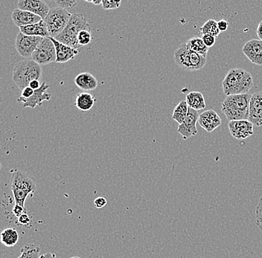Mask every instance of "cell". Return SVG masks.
Masks as SVG:
<instances>
[{"instance_id": "1", "label": "cell", "mask_w": 262, "mask_h": 258, "mask_svg": "<svg viewBox=\"0 0 262 258\" xmlns=\"http://www.w3.org/2000/svg\"><path fill=\"white\" fill-rule=\"evenodd\" d=\"M253 86V76L243 68H231L222 81L223 91L227 96L246 94Z\"/></svg>"}, {"instance_id": "2", "label": "cell", "mask_w": 262, "mask_h": 258, "mask_svg": "<svg viewBox=\"0 0 262 258\" xmlns=\"http://www.w3.org/2000/svg\"><path fill=\"white\" fill-rule=\"evenodd\" d=\"M251 97L249 92L227 96L223 101L221 110L229 122L248 120Z\"/></svg>"}, {"instance_id": "3", "label": "cell", "mask_w": 262, "mask_h": 258, "mask_svg": "<svg viewBox=\"0 0 262 258\" xmlns=\"http://www.w3.org/2000/svg\"><path fill=\"white\" fill-rule=\"evenodd\" d=\"M42 69L40 65L34 60H26L19 62L14 67L12 73V79L16 86L20 89H24L34 80L40 79Z\"/></svg>"}, {"instance_id": "4", "label": "cell", "mask_w": 262, "mask_h": 258, "mask_svg": "<svg viewBox=\"0 0 262 258\" xmlns=\"http://www.w3.org/2000/svg\"><path fill=\"white\" fill-rule=\"evenodd\" d=\"M37 190L36 182L32 176L23 171H15L11 177V191L16 205L24 207L26 199Z\"/></svg>"}, {"instance_id": "5", "label": "cell", "mask_w": 262, "mask_h": 258, "mask_svg": "<svg viewBox=\"0 0 262 258\" xmlns=\"http://www.w3.org/2000/svg\"><path fill=\"white\" fill-rule=\"evenodd\" d=\"M85 29H91L86 18L81 14H72L63 32L55 39L69 46L79 50L81 47L78 43V36L80 32Z\"/></svg>"}, {"instance_id": "6", "label": "cell", "mask_w": 262, "mask_h": 258, "mask_svg": "<svg viewBox=\"0 0 262 258\" xmlns=\"http://www.w3.org/2000/svg\"><path fill=\"white\" fill-rule=\"evenodd\" d=\"M71 17L72 14L67 10L59 7L50 9L48 15L43 19L49 37L56 38L63 32Z\"/></svg>"}, {"instance_id": "7", "label": "cell", "mask_w": 262, "mask_h": 258, "mask_svg": "<svg viewBox=\"0 0 262 258\" xmlns=\"http://www.w3.org/2000/svg\"><path fill=\"white\" fill-rule=\"evenodd\" d=\"M32 60L40 66L56 62V50L50 37H44L33 53Z\"/></svg>"}, {"instance_id": "8", "label": "cell", "mask_w": 262, "mask_h": 258, "mask_svg": "<svg viewBox=\"0 0 262 258\" xmlns=\"http://www.w3.org/2000/svg\"><path fill=\"white\" fill-rule=\"evenodd\" d=\"M42 39L43 37L28 36L19 32L16 35V50L20 56L26 59L32 58L33 53Z\"/></svg>"}, {"instance_id": "9", "label": "cell", "mask_w": 262, "mask_h": 258, "mask_svg": "<svg viewBox=\"0 0 262 258\" xmlns=\"http://www.w3.org/2000/svg\"><path fill=\"white\" fill-rule=\"evenodd\" d=\"M17 9L29 11L39 16L42 20L50 11L48 4L43 0H20L18 2Z\"/></svg>"}, {"instance_id": "10", "label": "cell", "mask_w": 262, "mask_h": 258, "mask_svg": "<svg viewBox=\"0 0 262 258\" xmlns=\"http://www.w3.org/2000/svg\"><path fill=\"white\" fill-rule=\"evenodd\" d=\"M50 87L45 82L42 83L40 89L34 91V95L29 99H24L20 97L17 99V102L22 103L23 108H35L37 106L40 107L44 101H49L51 99V95L47 93V89Z\"/></svg>"}, {"instance_id": "11", "label": "cell", "mask_w": 262, "mask_h": 258, "mask_svg": "<svg viewBox=\"0 0 262 258\" xmlns=\"http://www.w3.org/2000/svg\"><path fill=\"white\" fill-rule=\"evenodd\" d=\"M228 127L231 135L236 139H245L253 135L254 125L249 120L231 121Z\"/></svg>"}, {"instance_id": "12", "label": "cell", "mask_w": 262, "mask_h": 258, "mask_svg": "<svg viewBox=\"0 0 262 258\" xmlns=\"http://www.w3.org/2000/svg\"><path fill=\"white\" fill-rule=\"evenodd\" d=\"M199 116L198 111L191 108L188 109L187 117L181 125L178 126V133L182 135L184 139H187L190 137L194 136L198 134L196 125Z\"/></svg>"}, {"instance_id": "13", "label": "cell", "mask_w": 262, "mask_h": 258, "mask_svg": "<svg viewBox=\"0 0 262 258\" xmlns=\"http://www.w3.org/2000/svg\"><path fill=\"white\" fill-rule=\"evenodd\" d=\"M242 52L253 64L262 66V40H249L244 45Z\"/></svg>"}, {"instance_id": "14", "label": "cell", "mask_w": 262, "mask_h": 258, "mask_svg": "<svg viewBox=\"0 0 262 258\" xmlns=\"http://www.w3.org/2000/svg\"><path fill=\"white\" fill-rule=\"evenodd\" d=\"M248 120L257 127H262V92L252 95Z\"/></svg>"}, {"instance_id": "15", "label": "cell", "mask_w": 262, "mask_h": 258, "mask_svg": "<svg viewBox=\"0 0 262 258\" xmlns=\"http://www.w3.org/2000/svg\"><path fill=\"white\" fill-rule=\"evenodd\" d=\"M199 125L208 133H212L216 128L220 127L222 121L219 114L214 109L205 111L200 115L198 119Z\"/></svg>"}, {"instance_id": "16", "label": "cell", "mask_w": 262, "mask_h": 258, "mask_svg": "<svg viewBox=\"0 0 262 258\" xmlns=\"http://www.w3.org/2000/svg\"><path fill=\"white\" fill-rule=\"evenodd\" d=\"M50 39L53 42L55 50H56V63H67V62L73 60L80 53L79 50L69 46L66 44L57 41L56 39L52 38V37H50Z\"/></svg>"}, {"instance_id": "17", "label": "cell", "mask_w": 262, "mask_h": 258, "mask_svg": "<svg viewBox=\"0 0 262 258\" xmlns=\"http://www.w3.org/2000/svg\"><path fill=\"white\" fill-rule=\"evenodd\" d=\"M11 17L14 24L19 28L37 24L42 20L39 16L35 15L29 11H23L19 9L13 11Z\"/></svg>"}, {"instance_id": "18", "label": "cell", "mask_w": 262, "mask_h": 258, "mask_svg": "<svg viewBox=\"0 0 262 258\" xmlns=\"http://www.w3.org/2000/svg\"><path fill=\"white\" fill-rule=\"evenodd\" d=\"M190 50L187 43L180 44L178 50L173 53V60L183 69L190 72Z\"/></svg>"}, {"instance_id": "19", "label": "cell", "mask_w": 262, "mask_h": 258, "mask_svg": "<svg viewBox=\"0 0 262 258\" xmlns=\"http://www.w3.org/2000/svg\"><path fill=\"white\" fill-rule=\"evenodd\" d=\"M75 83L83 91L94 90L98 86V81L96 77L89 73H83L77 75L75 78Z\"/></svg>"}, {"instance_id": "20", "label": "cell", "mask_w": 262, "mask_h": 258, "mask_svg": "<svg viewBox=\"0 0 262 258\" xmlns=\"http://www.w3.org/2000/svg\"><path fill=\"white\" fill-rule=\"evenodd\" d=\"M21 33L34 37H49L47 25L44 20H41L37 24L19 28Z\"/></svg>"}, {"instance_id": "21", "label": "cell", "mask_w": 262, "mask_h": 258, "mask_svg": "<svg viewBox=\"0 0 262 258\" xmlns=\"http://www.w3.org/2000/svg\"><path fill=\"white\" fill-rule=\"evenodd\" d=\"M96 99L93 95L88 92L78 93L75 99V106L82 112H88L93 108Z\"/></svg>"}, {"instance_id": "22", "label": "cell", "mask_w": 262, "mask_h": 258, "mask_svg": "<svg viewBox=\"0 0 262 258\" xmlns=\"http://www.w3.org/2000/svg\"><path fill=\"white\" fill-rule=\"evenodd\" d=\"M186 101L189 108L198 111L206 108V101L202 93L200 92H191L186 96Z\"/></svg>"}, {"instance_id": "23", "label": "cell", "mask_w": 262, "mask_h": 258, "mask_svg": "<svg viewBox=\"0 0 262 258\" xmlns=\"http://www.w3.org/2000/svg\"><path fill=\"white\" fill-rule=\"evenodd\" d=\"M19 233L15 228H8L1 233V242L6 247H13L19 241Z\"/></svg>"}, {"instance_id": "24", "label": "cell", "mask_w": 262, "mask_h": 258, "mask_svg": "<svg viewBox=\"0 0 262 258\" xmlns=\"http://www.w3.org/2000/svg\"><path fill=\"white\" fill-rule=\"evenodd\" d=\"M190 50H192L193 52L199 54V55H203V56L206 57L207 55L208 51H209V47L205 45L202 38L198 37H191V39L186 42Z\"/></svg>"}, {"instance_id": "25", "label": "cell", "mask_w": 262, "mask_h": 258, "mask_svg": "<svg viewBox=\"0 0 262 258\" xmlns=\"http://www.w3.org/2000/svg\"><path fill=\"white\" fill-rule=\"evenodd\" d=\"M189 107L186 101H180L174 109H173L172 119L176 121L179 125H181L187 117Z\"/></svg>"}, {"instance_id": "26", "label": "cell", "mask_w": 262, "mask_h": 258, "mask_svg": "<svg viewBox=\"0 0 262 258\" xmlns=\"http://www.w3.org/2000/svg\"><path fill=\"white\" fill-rule=\"evenodd\" d=\"M41 248L34 243H27L21 249L20 256L16 258H39Z\"/></svg>"}, {"instance_id": "27", "label": "cell", "mask_w": 262, "mask_h": 258, "mask_svg": "<svg viewBox=\"0 0 262 258\" xmlns=\"http://www.w3.org/2000/svg\"><path fill=\"white\" fill-rule=\"evenodd\" d=\"M200 32L202 34V35H204V34H211V35L214 36L216 38L219 37L221 33L219 26H217V22H216L213 19L206 21L202 27L200 29Z\"/></svg>"}, {"instance_id": "28", "label": "cell", "mask_w": 262, "mask_h": 258, "mask_svg": "<svg viewBox=\"0 0 262 258\" xmlns=\"http://www.w3.org/2000/svg\"><path fill=\"white\" fill-rule=\"evenodd\" d=\"M91 29H85L80 32L78 36V43L80 47L86 46L92 41Z\"/></svg>"}, {"instance_id": "29", "label": "cell", "mask_w": 262, "mask_h": 258, "mask_svg": "<svg viewBox=\"0 0 262 258\" xmlns=\"http://www.w3.org/2000/svg\"><path fill=\"white\" fill-rule=\"evenodd\" d=\"M255 223L262 233V197L259 199L255 209Z\"/></svg>"}, {"instance_id": "30", "label": "cell", "mask_w": 262, "mask_h": 258, "mask_svg": "<svg viewBox=\"0 0 262 258\" xmlns=\"http://www.w3.org/2000/svg\"><path fill=\"white\" fill-rule=\"evenodd\" d=\"M55 2L59 8L65 10L72 9V8L75 7V6H76L79 3L78 0H63V1L55 0Z\"/></svg>"}, {"instance_id": "31", "label": "cell", "mask_w": 262, "mask_h": 258, "mask_svg": "<svg viewBox=\"0 0 262 258\" xmlns=\"http://www.w3.org/2000/svg\"><path fill=\"white\" fill-rule=\"evenodd\" d=\"M101 6H102V8L104 10L116 9L120 7L121 2L106 1V0H103Z\"/></svg>"}, {"instance_id": "32", "label": "cell", "mask_w": 262, "mask_h": 258, "mask_svg": "<svg viewBox=\"0 0 262 258\" xmlns=\"http://www.w3.org/2000/svg\"><path fill=\"white\" fill-rule=\"evenodd\" d=\"M201 38H202L205 45L209 48L212 47L215 43L216 37L214 36L211 35V34H204Z\"/></svg>"}, {"instance_id": "33", "label": "cell", "mask_w": 262, "mask_h": 258, "mask_svg": "<svg viewBox=\"0 0 262 258\" xmlns=\"http://www.w3.org/2000/svg\"><path fill=\"white\" fill-rule=\"evenodd\" d=\"M31 222H32V220H31L30 217L29 216L27 213H25L20 217H18V223L20 225H24V226H29Z\"/></svg>"}, {"instance_id": "34", "label": "cell", "mask_w": 262, "mask_h": 258, "mask_svg": "<svg viewBox=\"0 0 262 258\" xmlns=\"http://www.w3.org/2000/svg\"><path fill=\"white\" fill-rule=\"evenodd\" d=\"M25 213H26V208L19 205H14V208H13V214L14 216L18 218Z\"/></svg>"}, {"instance_id": "35", "label": "cell", "mask_w": 262, "mask_h": 258, "mask_svg": "<svg viewBox=\"0 0 262 258\" xmlns=\"http://www.w3.org/2000/svg\"><path fill=\"white\" fill-rule=\"evenodd\" d=\"M106 203H107V200L103 197H98L94 200V205L97 208H103V207L105 206Z\"/></svg>"}, {"instance_id": "36", "label": "cell", "mask_w": 262, "mask_h": 258, "mask_svg": "<svg viewBox=\"0 0 262 258\" xmlns=\"http://www.w3.org/2000/svg\"><path fill=\"white\" fill-rule=\"evenodd\" d=\"M34 93V89L28 86V87H26L24 89H23L22 96H21V97L24 98V99H29V98L32 97Z\"/></svg>"}, {"instance_id": "37", "label": "cell", "mask_w": 262, "mask_h": 258, "mask_svg": "<svg viewBox=\"0 0 262 258\" xmlns=\"http://www.w3.org/2000/svg\"><path fill=\"white\" fill-rule=\"evenodd\" d=\"M219 30L221 32H226L229 27V22L225 19H221L217 22Z\"/></svg>"}, {"instance_id": "38", "label": "cell", "mask_w": 262, "mask_h": 258, "mask_svg": "<svg viewBox=\"0 0 262 258\" xmlns=\"http://www.w3.org/2000/svg\"><path fill=\"white\" fill-rule=\"evenodd\" d=\"M40 81H37V80H34V81H31L30 84H29V87L32 88L34 91L40 89Z\"/></svg>"}, {"instance_id": "39", "label": "cell", "mask_w": 262, "mask_h": 258, "mask_svg": "<svg viewBox=\"0 0 262 258\" xmlns=\"http://www.w3.org/2000/svg\"><path fill=\"white\" fill-rule=\"evenodd\" d=\"M256 33L259 40H262V21L258 24V28H257Z\"/></svg>"}, {"instance_id": "40", "label": "cell", "mask_w": 262, "mask_h": 258, "mask_svg": "<svg viewBox=\"0 0 262 258\" xmlns=\"http://www.w3.org/2000/svg\"><path fill=\"white\" fill-rule=\"evenodd\" d=\"M39 258H57L56 254L52 253L47 252L46 254H42Z\"/></svg>"}, {"instance_id": "41", "label": "cell", "mask_w": 262, "mask_h": 258, "mask_svg": "<svg viewBox=\"0 0 262 258\" xmlns=\"http://www.w3.org/2000/svg\"><path fill=\"white\" fill-rule=\"evenodd\" d=\"M86 3H92V4L95 5V6H99V5L102 4V1L101 0H97V1H93V0H85Z\"/></svg>"}, {"instance_id": "42", "label": "cell", "mask_w": 262, "mask_h": 258, "mask_svg": "<svg viewBox=\"0 0 262 258\" xmlns=\"http://www.w3.org/2000/svg\"><path fill=\"white\" fill-rule=\"evenodd\" d=\"M70 258H81V257H78V256H74V257H70Z\"/></svg>"}]
</instances>
